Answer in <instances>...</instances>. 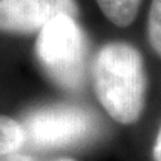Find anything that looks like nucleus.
I'll return each mask as SVG.
<instances>
[{"mask_svg": "<svg viewBox=\"0 0 161 161\" xmlns=\"http://www.w3.org/2000/svg\"><path fill=\"white\" fill-rule=\"evenodd\" d=\"M92 80L100 103L121 124L137 119L145 103L143 60L134 46L122 42L104 45L94 58Z\"/></svg>", "mask_w": 161, "mask_h": 161, "instance_id": "obj_1", "label": "nucleus"}, {"mask_svg": "<svg viewBox=\"0 0 161 161\" xmlns=\"http://www.w3.org/2000/svg\"><path fill=\"white\" fill-rule=\"evenodd\" d=\"M36 54L60 86L78 90L85 79L86 37L75 17L63 14L39 30Z\"/></svg>", "mask_w": 161, "mask_h": 161, "instance_id": "obj_2", "label": "nucleus"}, {"mask_svg": "<svg viewBox=\"0 0 161 161\" xmlns=\"http://www.w3.org/2000/svg\"><path fill=\"white\" fill-rule=\"evenodd\" d=\"M97 118L90 110L73 104L45 106L24 121V136L36 148L54 149L85 142L97 131Z\"/></svg>", "mask_w": 161, "mask_h": 161, "instance_id": "obj_3", "label": "nucleus"}, {"mask_svg": "<svg viewBox=\"0 0 161 161\" xmlns=\"http://www.w3.org/2000/svg\"><path fill=\"white\" fill-rule=\"evenodd\" d=\"M78 15L76 0H0V31L33 33L58 15Z\"/></svg>", "mask_w": 161, "mask_h": 161, "instance_id": "obj_4", "label": "nucleus"}, {"mask_svg": "<svg viewBox=\"0 0 161 161\" xmlns=\"http://www.w3.org/2000/svg\"><path fill=\"white\" fill-rule=\"evenodd\" d=\"M142 0H97L104 17L119 27H127L136 19Z\"/></svg>", "mask_w": 161, "mask_h": 161, "instance_id": "obj_5", "label": "nucleus"}, {"mask_svg": "<svg viewBox=\"0 0 161 161\" xmlns=\"http://www.w3.org/2000/svg\"><path fill=\"white\" fill-rule=\"evenodd\" d=\"M25 142L23 125L9 116L0 115V155L17 152Z\"/></svg>", "mask_w": 161, "mask_h": 161, "instance_id": "obj_6", "label": "nucleus"}, {"mask_svg": "<svg viewBox=\"0 0 161 161\" xmlns=\"http://www.w3.org/2000/svg\"><path fill=\"white\" fill-rule=\"evenodd\" d=\"M148 37L152 48L161 55V0H152L148 17Z\"/></svg>", "mask_w": 161, "mask_h": 161, "instance_id": "obj_7", "label": "nucleus"}, {"mask_svg": "<svg viewBox=\"0 0 161 161\" xmlns=\"http://www.w3.org/2000/svg\"><path fill=\"white\" fill-rule=\"evenodd\" d=\"M0 161H33L29 155H21V154H6L0 155Z\"/></svg>", "mask_w": 161, "mask_h": 161, "instance_id": "obj_8", "label": "nucleus"}, {"mask_svg": "<svg viewBox=\"0 0 161 161\" xmlns=\"http://www.w3.org/2000/svg\"><path fill=\"white\" fill-rule=\"evenodd\" d=\"M154 160L161 161V128H160L158 136H157L155 145H154Z\"/></svg>", "mask_w": 161, "mask_h": 161, "instance_id": "obj_9", "label": "nucleus"}, {"mask_svg": "<svg viewBox=\"0 0 161 161\" xmlns=\"http://www.w3.org/2000/svg\"><path fill=\"white\" fill-rule=\"evenodd\" d=\"M58 161H73V160H58Z\"/></svg>", "mask_w": 161, "mask_h": 161, "instance_id": "obj_10", "label": "nucleus"}]
</instances>
